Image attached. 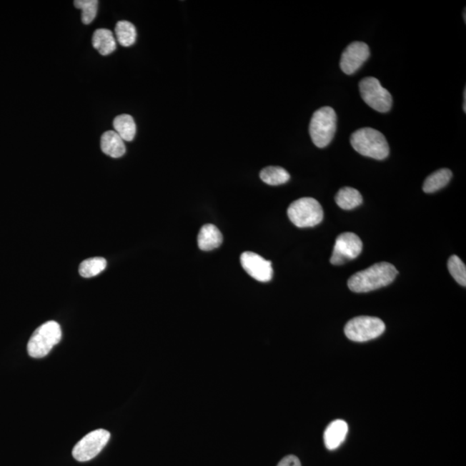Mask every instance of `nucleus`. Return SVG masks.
I'll return each mask as SVG.
<instances>
[{
	"mask_svg": "<svg viewBox=\"0 0 466 466\" xmlns=\"http://www.w3.org/2000/svg\"><path fill=\"white\" fill-rule=\"evenodd\" d=\"M397 274L394 265L382 262L353 274L348 280V287L352 292H370L392 284Z\"/></svg>",
	"mask_w": 466,
	"mask_h": 466,
	"instance_id": "nucleus-1",
	"label": "nucleus"
},
{
	"mask_svg": "<svg viewBox=\"0 0 466 466\" xmlns=\"http://www.w3.org/2000/svg\"><path fill=\"white\" fill-rule=\"evenodd\" d=\"M351 144L362 156L376 160H384L390 154V147L386 137L373 128H361L353 132L351 136Z\"/></svg>",
	"mask_w": 466,
	"mask_h": 466,
	"instance_id": "nucleus-2",
	"label": "nucleus"
},
{
	"mask_svg": "<svg viewBox=\"0 0 466 466\" xmlns=\"http://www.w3.org/2000/svg\"><path fill=\"white\" fill-rule=\"evenodd\" d=\"M337 129V114L330 106H323L312 116L309 133L312 141L318 148L327 147L332 142Z\"/></svg>",
	"mask_w": 466,
	"mask_h": 466,
	"instance_id": "nucleus-3",
	"label": "nucleus"
},
{
	"mask_svg": "<svg viewBox=\"0 0 466 466\" xmlns=\"http://www.w3.org/2000/svg\"><path fill=\"white\" fill-rule=\"evenodd\" d=\"M61 329L60 324L54 320L46 322L37 328L27 345L29 355L34 359L47 356L52 348L60 342Z\"/></svg>",
	"mask_w": 466,
	"mask_h": 466,
	"instance_id": "nucleus-4",
	"label": "nucleus"
},
{
	"mask_svg": "<svg viewBox=\"0 0 466 466\" xmlns=\"http://www.w3.org/2000/svg\"><path fill=\"white\" fill-rule=\"evenodd\" d=\"M288 216L295 227H313L322 222L324 212L322 205L315 199L304 197L290 204Z\"/></svg>",
	"mask_w": 466,
	"mask_h": 466,
	"instance_id": "nucleus-5",
	"label": "nucleus"
},
{
	"mask_svg": "<svg viewBox=\"0 0 466 466\" xmlns=\"http://www.w3.org/2000/svg\"><path fill=\"white\" fill-rule=\"evenodd\" d=\"M385 331V322L372 316H360L350 320L344 327L345 336L355 342H366L376 339Z\"/></svg>",
	"mask_w": 466,
	"mask_h": 466,
	"instance_id": "nucleus-6",
	"label": "nucleus"
},
{
	"mask_svg": "<svg viewBox=\"0 0 466 466\" xmlns=\"http://www.w3.org/2000/svg\"><path fill=\"white\" fill-rule=\"evenodd\" d=\"M360 91L362 99L372 109L385 114L392 107V96L377 78H364L360 82Z\"/></svg>",
	"mask_w": 466,
	"mask_h": 466,
	"instance_id": "nucleus-7",
	"label": "nucleus"
},
{
	"mask_svg": "<svg viewBox=\"0 0 466 466\" xmlns=\"http://www.w3.org/2000/svg\"><path fill=\"white\" fill-rule=\"evenodd\" d=\"M110 437V432L105 430L89 432L74 446L72 452L74 459L80 462L93 460L106 446Z\"/></svg>",
	"mask_w": 466,
	"mask_h": 466,
	"instance_id": "nucleus-8",
	"label": "nucleus"
},
{
	"mask_svg": "<svg viewBox=\"0 0 466 466\" xmlns=\"http://www.w3.org/2000/svg\"><path fill=\"white\" fill-rule=\"evenodd\" d=\"M363 249V243L359 236L353 232H344L336 239L331 257V264L342 265L348 261L357 259Z\"/></svg>",
	"mask_w": 466,
	"mask_h": 466,
	"instance_id": "nucleus-9",
	"label": "nucleus"
},
{
	"mask_svg": "<svg viewBox=\"0 0 466 466\" xmlns=\"http://www.w3.org/2000/svg\"><path fill=\"white\" fill-rule=\"evenodd\" d=\"M369 46L363 41H353L344 49L340 59V68L347 74H353L368 60Z\"/></svg>",
	"mask_w": 466,
	"mask_h": 466,
	"instance_id": "nucleus-10",
	"label": "nucleus"
},
{
	"mask_svg": "<svg viewBox=\"0 0 466 466\" xmlns=\"http://www.w3.org/2000/svg\"><path fill=\"white\" fill-rule=\"evenodd\" d=\"M240 262L245 272L257 281L267 282L272 280L273 277L272 262L251 252H244L241 255Z\"/></svg>",
	"mask_w": 466,
	"mask_h": 466,
	"instance_id": "nucleus-11",
	"label": "nucleus"
},
{
	"mask_svg": "<svg viewBox=\"0 0 466 466\" xmlns=\"http://www.w3.org/2000/svg\"><path fill=\"white\" fill-rule=\"evenodd\" d=\"M347 423L343 420H335L327 426L324 432V441L328 450L339 448L347 438Z\"/></svg>",
	"mask_w": 466,
	"mask_h": 466,
	"instance_id": "nucleus-12",
	"label": "nucleus"
},
{
	"mask_svg": "<svg viewBox=\"0 0 466 466\" xmlns=\"http://www.w3.org/2000/svg\"><path fill=\"white\" fill-rule=\"evenodd\" d=\"M222 242V232L214 224H205L199 232L198 247L202 251H213V249L219 248Z\"/></svg>",
	"mask_w": 466,
	"mask_h": 466,
	"instance_id": "nucleus-13",
	"label": "nucleus"
},
{
	"mask_svg": "<svg viewBox=\"0 0 466 466\" xmlns=\"http://www.w3.org/2000/svg\"><path fill=\"white\" fill-rule=\"evenodd\" d=\"M101 147L103 153L112 158H119L127 152L124 141L114 131L104 133L101 139Z\"/></svg>",
	"mask_w": 466,
	"mask_h": 466,
	"instance_id": "nucleus-14",
	"label": "nucleus"
},
{
	"mask_svg": "<svg viewBox=\"0 0 466 466\" xmlns=\"http://www.w3.org/2000/svg\"><path fill=\"white\" fill-rule=\"evenodd\" d=\"M91 43L94 48L97 49L101 56L110 55L116 48L114 33L106 29H99L95 31Z\"/></svg>",
	"mask_w": 466,
	"mask_h": 466,
	"instance_id": "nucleus-15",
	"label": "nucleus"
},
{
	"mask_svg": "<svg viewBox=\"0 0 466 466\" xmlns=\"http://www.w3.org/2000/svg\"><path fill=\"white\" fill-rule=\"evenodd\" d=\"M335 202L337 205L342 208V209L352 210L361 205L362 202H363V197H362L360 191L350 188V187H344L337 193Z\"/></svg>",
	"mask_w": 466,
	"mask_h": 466,
	"instance_id": "nucleus-16",
	"label": "nucleus"
},
{
	"mask_svg": "<svg viewBox=\"0 0 466 466\" xmlns=\"http://www.w3.org/2000/svg\"><path fill=\"white\" fill-rule=\"evenodd\" d=\"M452 173L450 169H441L427 177L423 184V191L427 194L436 192L446 187L451 181Z\"/></svg>",
	"mask_w": 466,
	"mask_h": 466,
	"instance_id": "nucleus-17",
	"label": "nucleus"
},
{
	"mask_svg": "<svg viewBox=\"0 0 466 466\" xmlns=\"http://www.w3.org/2000/svg\"><path fill=\"white\" fill-rule=\"evenodd\" d=\"M114 132L127 142H131L136 136L137 127L134 119L129 114L116 116L114 120Z\"/></svg>",
	"mask_w": 466,
	"mask_h": 466,
	"instance_id": "nucleus-18",
	"label": "nucleus"
},
{
	"mask_svg": "<svg viewBox=\"0 0 466 466\" xmlns=\"http://www.w3.org/2000/svg\"><path fill=\"white\" fill-rule=\"evenodd\" d=\"M261 180L270 186L284 184L290 179V174L284 168L269 166L260 172Z\"/></svg>",
	"mask_w": 466,
	"mask_h": 466,
	"instance_id": "nucleus-19",
	"label": "nucleus"
},
{
	"mask_svg": "<svg viewBox=\"0 0 466 466\" xmlns=\"http://www.w3.org/2000/svg\"><path fill=\"white\" fill-rule=\"evenodd\" d=\"M116 39L124 47H130L135 44L137 30L134 24L123 20L116 23L115 27Z\"/></svg>",
	"mask_w": 466,
	"mask_h": 466,
	"instance_id": "nucleus-20",
	"label": "nucleus"
},
{
	"mask_svg": "<svg viewBox=\"0 0 466 466\" xmlns=\"http://www.w3.org/2000/svg\"><path fill=\"white\" fill-rule=\"evenodd\" d=\"M106 260L103 257H93L82 262L79 272L83 277H93L101 274L106 268Z\"/></svg>",
	"mask_w": 466,
	"mask_h": 466,
	"instance_id": "nucleus-21",
	"label": "nucleus"
},
{
	"mask_svg": "<svg viewBox=\"0 0 466 466\" xmlns=\"http://www.w3.org/2000/svg\"><path fill=\"white\" fill-rule=\"evenodd\" d=\"M77 9L82 11V23L89 24L96 18L98 12V0H76L74 2Z\"/></svg>",
	"mask_w": 466,
	"mask_h": 466,
	"instance_id": "nucleus-22",
	"label": "nucleus"
},
{
	"mask_svg": "<svg viewBox=\"0 0 466 466\" xmlns=\"http://www.w3.org/2000/svg\"><path fill=\"white\" fill-rule=\"evenodd\" d=\"M448 270L455 280L462 286H466V267L459 257L453 255L448 260Z\"/></svg>",
	"mask_w": 466,
	"mask_h": 466,
	"instance_id": "nucleus-23",
	"label": "nucleus"
},
{
	"mask_svg": "<svg viewBox=\"0 0 466 466\" xmlns=\"http://www.w3.org/2000/svg\"><path fill=\"white\" fill-rule=\"evenodd\" d=\"M277 466H302L297 457L289 455L282 459Z\"/></svg>",
	"mask_w": 466,
	"mask_h": 466,
	"instance_id": "nucleus-24",
	"label": "nucleus"
},
{
	"mask_svg": "<svg viewBox=\"0 0 466 466\" xmlns=\"http://www.w3.org/2000/svg\"><path fill=\"white\" fill-rule=\"evenodd\" d=\"M464 19H465V21H466V19H465V10L464 11Z\"/></svg>",
	"mask_w": 466,
	"mask_h": 466,
	"instance_id": "nucleus-25",
	"label": "nucleus"
}]
</instances>
